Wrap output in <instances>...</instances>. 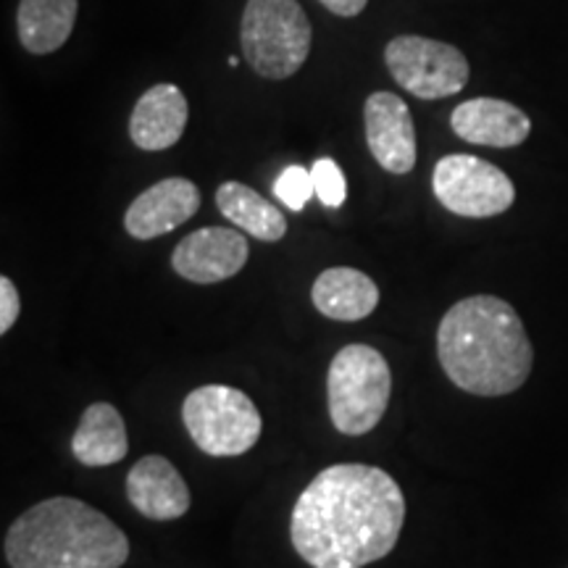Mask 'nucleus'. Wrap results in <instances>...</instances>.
Listing matches in <instances>:
<instances>
[{"mask_svg":"<svg viewBox=\"0 0 568 568\" xmlns=\"http://www.w3.org/2000/svg\"><path fill=\"white\" fill-rule=\"evenodd\" d=\"M403 524L406 497L385 468L337 464L297 497L290 539L314 568H364L395 550Z\"/></svg>","mask_w":568,"mask_h":568,"instance_id":"f257e3e1","label":"nucleus"},{"mask_svg":"<svg viewBox=\"0 0 568 568\" xmlns=\"http://www.w3.org/2000/svg\"><path fill=\"white\" fill-rule=\"evenodd\" d=\"M437 355L447 379L464 393L500 397L529 379L535 347L516 308L503 297H464L443 316Z\"/></svg>","mask_w":568,"mask_h":568,"instance_id":"f03ea898","label":"nucleus"},{"mask_svg":"<svg viewBox=\"0 0 568 568\" xmlns=\"http://www.w3.org/2000/svg\"><path fill=\"white\" fill-rule=\"evenodd\" d=\"M11 568H122L130 539L109 516L77 497H51L6 531Z\"/></svg>","mask_w":568,"mask_h":568,"instance_id":"7ed1b4c3","label":"nucleus"},{"mask_svg":"<svg viewBox=\"0 0 568 568\" xmlns=\"http://www.w3.org/2000/svg\"><path fill=\"white\" fill-rule=\"evenodd\" d=\"M393 395L387 358L372 345H345L326 374V403L337 432L361 437L382 422Z\"/></svg>","mask_w":568,"mask_h":568,"instance_id":"20e7f679","label":"nucleus"},{"mask_svg":"<svg viewBox=\"0 0 568 568\" xmlns=\"http://www.w3.org/2000/svg\"><path fill=\"white\" fill-rule=\"evenodd\" d=\"M311 21L297 0H247L240 42L253 71L264 80H287L311 53Z\"/></svg>","mask_w":568,"mask_h":568,"instance_id":"39448f33","label":"nucleus"},{"mask_svg":"<svg viewBox=\"0 0 568 568\" xmlns=\"http://www.w3.org/2000/svg\"><path fill=\"white\" fill-rule=\"evenodd\" d=\"M182 422L193 443L216 458L243 456L258 443V408L243 389L230 385H205L184 397Z\"/></svg>","mask_w":568,"mask_h":568,"instance_id":"423d86ee","label":"nucleus"},{"mask_svg":"<svg viewBox=\"0 0 568 568\" xmlns=\"http://www.w3.org/2000/svg\"><path fill=\"white\" fill-rule=\"evenodd\" d=\"M385 63L393 80L422 101L458 95L471 74L466 55L456 45L418 34H400L389 40Z\"/></svg>","mask_w":568,"mask_h":568,"instance_id":"0eeeda50","label":"nucleus"},{"mask_svg":"<svg viewBox=\"0 0 568 568\" xmlns=\"http://www.w3.org/2000/svg\"><path fill=\"white\" fill-rule=\"evenodd\" d=\"M432 190L447 211L464 219H489L506 213L516 201L510 176L479 155L450 153L437 161Z\"/></svg>","mask_w":568,"mask_h":568,"instance_id":"6e6552de","label":"nucleus"},{"mask_svg":"<svg viewBox=\"0 0 568 568\" xmlns=\"http://www.w3.org/2000/svg\"><path fill=\"white\" fill-rule=\"evenodd\" d=\"M247 255L251 247L243 232L226 226H203L180 240L172 255V268L187 282L216 284L243 272Z\"/></svg>","mask_w":568,"mask_h":568,"instance_id":"1a4fd4ad","label":"nucleus"},{"mask_svg":"<svg viewBox=\"0 0 568 568\" xmlns=\"http://www.w3.org/2000/svg\"><path fill=\"white\" fill-rule=\"evenodd\" d=\"M364 124L368 151L389 174H408L416 166V126L410 109L395 92L366 98Z\"/></svg>","mask_w":568,"mask_h":568,"instance_id":"9d476101","label":"nucleus"},{"mask_svg":"<svg viewBox=\"0 0 568 568\" xmlns=\"http://www.w3.org/2000/svg\"><path fill=\"white\" fill-rule=\"evenodd\" d=\"M201 209V190L184 176H169L155 182L134 197L124 213V230L134 240H153L176 230Z\"/></svg>","mask_w":568,"mask_h":568,"instance_id":"9b49d317","label":"nucleus"},{"mask_svg":"<svg viewBox=\"0 0 568 568\" xmlns=\"http://www.w3.org/2000/svg\"><path fill=\"white\" fill-rule=\"evenodd\" d=\"M126 497L151 521H174L190 510V489L180 468L163 456H145L130 468Z\"/></svg>","mask_w":568,"mask_h":568,"instance_id":"f8f14e48","label":"nucleus"},{"mask_svg":"<svg viewBox=\"0 0 568 568\" xmlns=\"http://www.w3.org/2000/svg\"><path fill=\"white\" fill-rule=\"evenodd\" d=\"M450 126L460 140L485 148H516L531 132L527 113L500 98H471L456 105Z\"/></svg>","mask_w":568,"mask_h":568,"instance_id":"ddd939ff","label":"nucleus"},{"mask_svg":"<svg viewBox=\"0 0 568 568\" xmlns=\"http://www.w3.org/2000/svg\"><path fill=\"white\" fill-rule=\"evenodd\" d=\"M187 98L176 84H153L140 95L130 116V138L140 151H166L180 142L187 126Z\"/></svg>","mask_w":568,"mask_h":568,"instance_id":"4468645a","label":"nucleus"},{"mask_svg":"<svg viewBox=\"0 0 568 568\" xmlns=\"http://www.w3.org/2000/svg\"><path fill=\"white\" fill-rule=\"evenodd\" d=\"M311 301H314L318 314L335 322H361L372 316L379 305V287L372 276L351 266L326 268L316 276L311 287Z\"/></svg>","mask_w":568,"mask_h":568,"instance_id":"2eb2a0df","label":"nucleus"},{"mask_svg":"<svg viewBox=\"0 0 568 568\" xmlns=\"http://www.w3.org/2000/svg\"><path fill=\"white\" fill-rule=\"evenodd\" d=\"M71 453L82 466L103 468L126 458L130 453V437H126L124 418L111 403H92L80 418L74 437H71Z\"/></svg>","mask_w":568,"mask_h":568,"instance_id":"dca6fc26","label":"nucleus"},{"mask_svg":"<svg viewBox=\"0 0 568 568\" xmlns=\"http://www.w3.org/2000/svg\"><path fill=\"white\" fill-rule=\"evenodd\" d=\"M80 0H19V42L32 55L59 51L74 32Z\"/></svg>","mask_w":568,"mask_h":568,"instance_id":"f3484780","label":"nucleus"},{"mask_svg":"<svg viewBox=\"0 0 568 568\" xmlns=\"http://www.w3.org/2000/svg\"><path fill=\"white\" fill-rule=\"evenodd\" d=\"M216 205L222 216L230 219L234 226H240L251 237H258L261 243H276L287 234L284 213L243 182H224L216 190Z\"/></svg>","mask_w":568,"mask_h":568,"instance_id":"a211bd4d","label":"nucleus"},{"mask_svg":"<svg viewBox=\"0 0 568 568\" xmlns=\"http://www.w3.org/2000/svg\"><path fill=\"white\" fill-rule=\"evenodd\" d=\"M274 195L280 197V201L287 205L290 211H303L305 203L316 195L311 169H303V166L284 169V172L276 176V182H274Z\"/></svg>","mask_w":568,"mask_h":568,"instance_id":"6ab92c4d","label":"nucleus"},{"mask_svg":"<svg viewBox=\"0 0 568 568\" xmlns=\"http://www.w3.org/2000/svg\"><path fill=\"white\" fill-rule=\"evenodd\" d=\"M311 176H314L316 197L326 205V209H339V205L345 203L347 184L337 161L318 159L314 166H311Z\"/></svg>","mask_w":568,"mask_h":568,"instance_id":"aec40b11","label":"nucleus"},{"mask_svg":"<svg viewBox=\"0 0 568 568\" xmlns=\"http://www.w3.org/2000/svg\"><path fill=\"white\" fill-rule=\"evenodd\" d=\"M21 311V301L17 284L9 276H0V335H9L11 326L17 324Z\"/></svg>","mask_w":568,"mask_h":568,"instance_id":"412c9836","label":"nucleus"},{"mask_svg":"<svg viewBox=\"0 0 568 568\" xmlns=\"http://www.w3.org/2000/svg\"><path fill=\"white\" fill-rule=\"evenodd\" d=\"M318 3L326 6L335 17L351 19V17H358V13L366 9L368 0H318Z\"/></svg>","mask_w":568,"mask_h":568,"instance_id":"4be33fe9","label":"nucleus"},{"mask_svg":"<svg viewBox=\"0 0 568 568\" xmlns=\"http://www.w3.org/2000/svg\"><path fill=\"white\" fill-rule=\"evenodd\" d=\"M237 63H240V59H237V55H230V67L234 69V67H237Z\"/></svg>","mask_w":568,"mask_h":568,"instance_id":"5701e85b","label":"nucleus"}]
</instances>
